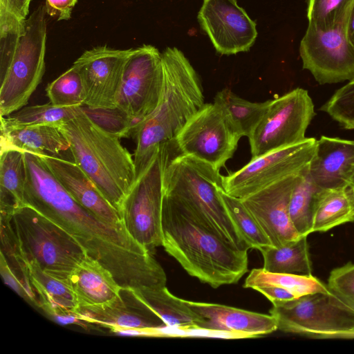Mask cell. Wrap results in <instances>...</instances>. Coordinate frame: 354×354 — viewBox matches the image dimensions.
I'll return each mask as SVG.
<instances>
[{
  "mask_svg": "<svg viewBox=\"0 0 354 354\" xmlns=\"http://www.w3.org/2000/svg\"><path fill=\"white\" fill-rule=\"evenodd\" d=\"M162 82L159 50L150 44L134 48L127 62L115 103V109L129 122L130 133L157 107Z\"/></svg>",
  "mask_w": 354,
  "mask_h": 354,
  "instance_id": "obj_10",
  "label": "cell"
},
{
  "mask_svg": "<svg viewBox=\"0 0 354 354\" xmlns=\"http://www.w3.org/2000/svg\"><path fill=\"white\" fill-rule=\"evenodd\" d=\"M317 140L301 142L251 158L239 170L223 176L224 191L242 199L303 170L313 156Z\"/></svg>",
  "mask_w": 354,
  "mask_h": 354,
  "instance_id": "obj_14",
  "label": "cell"
},
{
  "mask_svg": "<svg viewBox=\"0 0 354 354\" xmlns=\"http://www.w3.org/2000/svg\"><path fill=\"white\" fill-rule=\"evenodd\" d=\"M10 223L26 263L36 262L55 278L68 281L87 255L69 234L28 205L17 207Z\"/></svg>",
  "mask_w": 354,
  "mask_h": 354,
  "instance_id": "obj_6",
  "label": "cell"
},
{
  "mask_svg": "<svg viewBox=\"0 0 354 354\" xmlns=\"http://www.w3.org/2000/svg\"><path fill=\"white\" fill-rule=\"evenodd\" d=\"M272 100L252 102L234 94L230 88H223L215 95L214 102L225 111L236 131L241 137L249 138L259 123Z\"/></svg>",
  "mask_w": 354,
  "mask_h": 354,
  "instance_id": "obj_29",
  "label": "cell"
},
{
  "mask_svg": "<svg viewBox=\"0 0 354 354\" xmlns=\"http://www.w3.org/2000/svg\"><path fill=\"white\" fill-rule=\"evenodd\" d=\"M348 10L330 27L321 28L308 24L300 41L299 51L303 68L320 84L354 78V47L346 32Z\"/></svg>",
  "mask_w": 354,
  "mask_h": 354,
  "instance_id": "obj_12",
  "label": "cell"
},
{
  "mask_svg": "<svg viewBox=\"0 0 354 354\" xmlns=\"http://www.w3.org/2000/svg\"><path fill=\"white\" fill-rule=\"evenodd\" d=\"M329 290L354 310V263L333 269L328 277Z\"/></svg>",
  "mask_w": 354,
  "mask_h": 354,
  "instance_id": "obj_38",
  "label": "cell"
},
{
  "mask_svg": "<svg viewBox=\"0 0 354 354\" xmlns=\"http://www.w3.org/2000/svg\"><path fill=\"white\" fill-rule=\"evenodd\" d=\"M354 221V189L350 185L322 189L313 212L312 233L324 232Z\"/></svg>",
  "mask_w": 354,
  "mask_h": 354,
  "instance_id": "obj_26",
  "label": "cell"
},
{
  "mask_svg": "<svg viewBox=\"0 0 354 354\" xmlns=\"http://www.w3.org/2000/svg\"><path fill=\"white\" fill-rule=\"evenodd\" d=\"M219 193L230 218L248 248L259 250L272 245L269 238L242 201L227 194L224 189H221Z\"/></svg>",
  "mask_w": 354,
  "mask_h": 354,
  "instance_id": "obj_33",
  "label": "cell"
},
{
  "mask_svg": "<svg viewBox=\"0 0 354 354\" xmlns=\"http://www.w3.org/2000/svg\"><path fill=\"white\" fill-rule=\"evenodd\" d=\"M50 102L61 107L82 106L84 91L80 74L73 65L46 88Z\"/></svg>",
  "mask_w": 354,
  "mask_h": 354,
  "instance_id": "obj_34",
  "label": "cell"
},
{
  "mask_svg": "<svg viewBox=\"0 0 354 354\" xmlns=\"http://www.w3.org/2000/svg\"><path fill=\"white\" fill-rule=\"evenodd\" d=\"M221 189L224 187L220 170L192 156L180 153L166 167L164 194L184 205L232 245L248 250L230 218Z\"/></svg>",
  "mask_w": 354,
  "mask_h": 354,
  "instance_id": "obj_5",
  "label": "cell"
},
{
  "mask_svg": "<svg viewBox=\"0 0 354 354\" xmlns=\"http://www.w3.org/2000/svg\"><path fill=\"white\" fill-rule=\"evenodd\" d=\"M162 232L165 250L189 275L214 288L237 283L248 270V250L232 245L165 194Z\"/></svg>",
  "mask_w": 354,
  "mask_h": 354,
  "instance_id": "obj_2",
  "label": "cell"
},
{
  "mask_svg": "<svg viewBox=\"0 0 354 354\" xmlns=\"http://www.w3.org/2000/svg\"><path fill=\"white\" fill-rule=\"evenodd\" d=\"M320 110L346 129H354V78L337 89Z\"/></svg>",
  "mask_w": 354,
  "mask_h": 354,
  "instance_id": "obj_36",
  "label": "cell"
},
{
  "mask_svg": "<svg viewBox=\"0 0 354 354\" xmlns=\"http://www.w3.org/2000/svg\"><path fill=\"white\" fill-rule=\"evenodd\" d=\"M241 137L216 102L204 104L176 139L180 153L220 170L236 150Z\"/></svg>",
  "mask_w": 354,
  "mask_h": 354,
  "instance_id": "obj_13",
  "label": "cell"
},
{
  "mask_svg": "<svg viewBox=\"0 0 354 354\" xmlns=\"http://www.w3.org/2000/svg\"><path fill=\"white\" fill-rule=\"evenodd\" d=\"M185 302L206 320L207 330L223 332L233 338L257 337L277 330V320L271 315L218 304Z\"/></svg>",
  "mask_w": 354,
  "mask_h": 354,
  "instance_id": "obj_21",
  "label": "cell"
},
{
  "mask_svg": "<svg viewBox=\"0 0 354 354\" xmlns=\"http://www.w3.org/2000/svg\"><path fill=\"white\" fill-rule=\"evenodd\" d=\"M180 153L176 141L160 145L151 165L122 204L120 214L126 230L151 252L162 245L164 173L169 161Z\"/></svg>",
  "mask_w": 354,
  "mask_h": 354,
  "instance_id": "obj_8",
  "label": "cell"
},
{
  "mask_svg": "<svg viewBox=\"0 0 354 354\" xmlns=\"http://www.w3.org/2000/svg\"><path fill=\"white\" fill-rule=\"evenodd\" d=\"M26 182L24 151L1 146L0 157V214L12 215L24 205Z\"/></svg>",
  "mask_w": 354,
  "mask_h": 354,
  "instance_id": "obj_25",
  "label": "cell"
},
{
  "mask_svg": "<svg viewBox=\"0 0 354 354\" xmlns=\"http://www.w3.org/2000/svg\"><path fill=\"white\" fill-rule=\"evenodd\" d=\"M68 282L79 307L106 304L115 299L122 289L111 272L88 255L71 272Z\"/></svg>",
  "mask_w": 354,
  "mask_h": 354,
  "instance_id": "obj_22",
  "label": "cell"
},
{
  "mask_svg": "<svg viewBox=\"0 0 354 354\" xmlns=\"http://www.w3.org/2000/svg\"><path fill=\"white\" fill-rule=\"evenodd\" d=\"M0 272L4 283L13 289L21 297L30 302L28 292L19 278L8 264L4 257L0 254Z\"/></svg>",
  "mask_w": 354,
  "mask_h": 354,
  "instance_id": "obj_39",
  "label": "cell"
},
{
  "mask_svg": "<svg viewBox=\"0 0 354 354\" xmlns=\"http://www.w3.org/2000/svg\"><path fill=\"white\" fill-rule=\"evenodd\" d=\"M134 48L106 46L87 50L73 63L84 86V105L92 110H114L124 68Z\"/></svg>",
  "mask_w": 354,
  "mask_h": 354,
  "instance_id": "obj_15",
  "label": "cell"
},
{
  "mask_svg": "<svg viewBox=\"0 0 354 354\" xmlns=\"http://www.w3.org/2000/svg\"><path fill=\"white\" fill-rule=\"evenodd\" d=\"M137 295L163 320L169 329L207 330L206 320L194 312L185 299L173 295L166 286L135 289Z\"/></svg>",
  "mask_w": 354,
  "mask_h": 354,
  "instance_id": "obj_23",
  "label": "cell"
},
{
  "mask_svg": "<svg viewBox=\"0 0 354 354\" xmlns=\"http://www.w3.org/2000/svg\"><path fill=\"white\" fill-rule=\"evenodd\" d=\"M24 204L69 234L88 256L108 269L123 288L166 286V274L151 252L125 227L102 220L80 205L48 169L40 155L25 156Z\"/></svg>",
  "mask_w": 354,
  "mask_h": 354,
  "instance_id": "obj_1",
  "label": "cell"
},
{
  "mask_svg": "<svg viewBox=\"0 0 354 354\" xmlns=\"http://www.w3.org/2000/svg\"><path fill=\"white\" fill-rule=\"evenodd\" d=\"M40 4L26 19L24 33L0 86V115L7 116L27 104L45 72L46 21Z\"/></svg>",
  "mask_w": 354,
  "mask_h": 354,
  "instance_id": "obj_9",
  "label": "cell"
},
{
  "mask_svg": "<svg viewBox=\"0 0 354 354\" xmlns=\"http://www.w3.org/2000/svg\"><path fill=\"white\" fill-rule=\"evenodd\" d=\"M300 172L241 199L274 247L283 246L301 236L293 226L289 214L290 196Z\"/></svg>",
  "mask_w": 354,
  "mask_h": 354,
  "instance_id": "obj_17",
  "label": "cell"
},
{
  "mask_svg": "<svg viewBox=\"0 0 354 354\" xmlns=\"http://www.w3.org/2000/svg\"><path fill=\"white\" fill-rule=\"evenodd\" d=\"M308 172L320 189L348 186L354 175V141L321 136L317 140Z\"/></svg>",
  "mask_w": 354,
  "mask_h": 354,
  "instance_id": "obj_19",
  "label": "cell"
},
{
  "mask_svg": "<svg viewBox=\"0 0 354 354\" xmlns=\"http://www.w3.org/2000/svg\"><path fill=\"white\" fill-rule=\"evenodd\" d=\"M26 264L32 286L40 301V308L48 315L60 310L76 312L79 306L68 281L50 276L33 261H28Z\"/></svg>",
  "mask_w": 354,
  "mask_h": 354,
  "instance_id": "obj_27",
  "label": "cell"
},
{
  "mask_svg": "<svg viewBox=\"0 0 354 354\" xmlns=\"http://www.w3.org/2000/svg\"><path fill=\"white\" fill-rule=\"evenodd\" d=\"M163 74L159 102L152 113L132 132L136 182L145 173L164 143L176 139L189 120L201 108L204 95L196 71L176 47L161 53Z\"/></svg>",
  "mask_w": 354,
  "mask_h": 354,
  "instance_id": "obj_3",
  "label": "cell"
},
{
  "mask_svg": "<svg viewBox=\"0 0 354 354\" xmlns=\"http://www.w3.org/2000/svg\"><path fill=\"white\" fill-rule=\"evenodd\" d=\"M76 313L86 322L104 326L112 331L118 329H138L159 336L167 328L163 320L136 292L123 288L113 300L98 306H80Z\"/></svg>",
  "mask_w": 354,
  "mask_h": 354,
  "instance_id": "obj_18",
  "label": "cell"
},
{
  "mask_svg": "<svg viewBox=\"0 0 354 354\" xmlns=\"http://www.w3.org/2000/svg\"><path fill=\"white\" fill-rule=\"evenodd\" d=\"M78 0H46V14L57 17V21L68 20L71 17L73 8Z\"/></svg>",
  "mask_w": 354,
  "mask_h": 354,
  "instance_id": "obj_40",
  "label": "cell"
},
{
  "mask_svg": "<svg viewBox=\"0 0 354 354\" xmlns=\"http://www.w3.org/2000/svg\"><path fill=\"white\" fill-rule=\"evenodd\" d=\"M31 0H0V6L21 19H26Z\"/></svg>",
  "mask_w": 354,
  "mask_h": 354,
  "instance_id": "obj_42",
  "label": "cell"
},
{
  "mask_svg": "<svg viewBox=\"0 0 354 354\" xmlns=\"http://www.w3.org/2000/svg\"><path fill=\"white\" fill-rule=\"evenodd\" d=\"M353 0H308V24L326 28L341 20L348 11Z\"/></svg>",
  "mask_w": 354,
  "mask_h": 354,
  "instance_id": "obj_37",
  "label": "cell"
},
{
  "mask_svg": "<svg viewBox=\"0 0 354 354\" xmlns=\"http://www.w3.org/2000/svg\"><path fill=\"white\" fill-rule=\"evenodd\" d=\"M308 165L299 174L289 203L291 221L300 236L312 233L314 209L318 193L322 190L310 180Z\"/></svg>",
  "mask_w": 354,
  "mask_h": 354,
  "instance_id": "obj_31",
  "label": "cell"
},
{
  "mask_svg": "<svg viewBox=\"0 0 354 354\" xmlns=\"http://www.w3.org/2000/svg\"><path fill=\"white\" fill-rule=\"evenodd\" d=\"M253 289L263 294L272 303L289 301L298 298L290 291L276 286L261 285L255 286Z\"/></svg>",
  "mask_w": 354,
  "mask_h": 354,
  "instance_id": "obj_41",
  "label": "cell"
},
{
  "mask_svg": "<svg viewBox=\"0 0 354 354\" xmlns=\"http://www.w3.org/2000/svg\"><path fill=\"white\" fill-rule=\"evenodd\" d=\"M40 156L55 177L80 205L109 224L124 227L119 212L78 165L56 156Z\"/></svg>",
  "mask_w": 354,
  "mask_h": 354,
  "instance_id": "obj_20",
  "label": "cell"
},
{
  "mask_svg": "<svg viewBox=\"0 0 354 354\" xmlns=\"http://www.w3.org/2000/svg\"><path fill=\"white\" fill-rule=\"evenodd\" d=\"M308 236L277 248L268 245L260 248L265 270L274 273L313 275Z\"/></svg>",
  "mask_w": 354,
  "mask_h": 354,
  "instance_id": "obj_28",
  "label": "cell"
},
{
  "mask_svg": "<svg viewBox=\"0 0 354 354\" xmlns=\"http://www.w3.org/2000/svg\"><path fill=\"white\" fill-rule=\"evenodd\" d=\"M25 28L26 19L0 6V82L6 75Z\"/></svg>",
  "mask_w": 354,
  "mask_h": 354,
  "instance_id": "obj_35",
  "label": "cell"
},
{
  "mask_svg": "<svg viewBox=\"0 0 354 354\" xmlns=\"http://www.w3.org/2000/svg\"><path fill=\"white\" fill-rule=\"evenodd\" d=\"M315 114L313 100L304 88H295L272 100L248 138L252 158L305 140Z\"/></svg>",
  "mask_w": 354,
  "mask_h": 354,
  "instance_id": "obj_11",
  "label": "cell"
},
{
  "mask_svg": "<svg viewBox=\"0 0 354 354\" xmlns=\"http://www.w3.org/2000/svg\"><path fill=\"white\" fill-rule=\"evenodd\" d=\"M261 285L283 288L300 297L315 292H330L327 285L313 275L274 273L263 268L252 269L245 280L243 287L254 288Z\"/></svg>",
  "mask_w": 354,
  "mask_h": 354,
  "instance_id": "obj_32",
  "label": "cell"
},
{
  "mask_svg": "<svg viewBox=\"0 0 354 354\" xmlns=\"http://www.w3.org/2000/svg\"><path fill=\"white\" fill-rule=\"evenodd\" d=\"M80 108V106L61 107L50 102L23 107L7 116L1 117V128H17L32 125L59 127L73 118Z\"/></svg>",
  "mask_w": 354,
  "mask_h": 354,
  "instance_id": "obj_30",
  "label": "cell"
},
{
  "mask_svg": "<svg viewBox=\"0 0 354 354\" xmlns=\"http://www.w3.org/2000/svg\"><path fill=\"white\" fill-rule=\"evenodd\" d=\"M277 330L312 338L354 339V310L331 292L272 302Z\"/></svg>",
  "mask_w": 354,
  "mask_h": 354,
  "instance_id": "obj_7",
  "label": "cell"
},
{
  "mask_svg": "<svg viewBox=\"0 0 354 354\" xmlns=\"http://www.w3.org/2000/svg\"><path fill=\"white\" fill-rule=\"evenodd\" d=\"M59 128L69 142L74 162L120 214L124 200L136 183V168L119 136L100 125L82 106Z\"/></svg>",
  "mask_w": 354,
  "mask_h": 354,
  "instance_id": "obj_4",
  "label": "cell"
},
{
  "mask_svg": "<svg viewBox=\"0 0 354 354\" xmlns=\"http://www.w3.org/2000/svg\"><path fill=\"white\" fill-rule=\"evenodd\" d=\"M346 32L350 43L354 47V0L352 1L347 13Z\"/></svg>",
  "mask_w": 354,
  "mask_h": 354,
  "instance_id": "obj_43",
  "label": "cell"
},
{
  "mask_svg": "<svg viewBox=\"0 0 354 354\" xmlns=\"http://www.w3.org/2000/svg\"><path fill=\"white\" fill-rule=\"evenodd\" d=\"M1 146L49 156L70 149L69 142L59 127L53 125L1 128Z\"/></svg>",
  "mask_w": 354,
  "mask_h": 354,
  "instance_id": "obj_24",
  "label": "cell"
},
{
  "mask_svg": "<svg viewBox=\"0 0 354 354\" xmlns=\"http://www.w3.org/2000/svg\"><path fill=\"white\" fill-rule=\"evenodd\" d=\"M197 19L221 55L248 51L258 35L256 23L236 0H203Z\"/></svg>",
  "mask_w": 354,
  "mask_h": 354,
  "instance_id": "obj_16",
  "label": "cell"
},
{
  "mask_svg": "<svg viewBox=\"0 0 354 354\" xmlns=\"http://www.w3.org/2000/svg\"><path fill=\"white\" fill-rule=\"evenodd\" d=\"M349 185L354 189V175L353 176V177L351 180Z\"/></svg>",
  "mask_w": 354,
  "mask_h": 354,
  "instance_id": "obj_44",
  "label": "cell"
}]
</instances>
